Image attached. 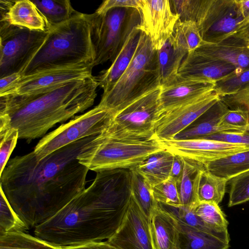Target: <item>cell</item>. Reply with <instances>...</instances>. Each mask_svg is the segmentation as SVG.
Instances as JSON below:
<instances>
[{
  "mask_svg": "<svg viewBox=\"0 0 249 249\" xmlns=\"http://www.w3.org/2000/svg\"><path fill=\"white\" fill-rule=\"evenodd\" d=\"M99 135L73 142L40 160L33 151L8 161L0 174V188L29 230L50 219L86 189L89 170L77 157Z\"/></svg>",
  "mask_w": 249,
  "mask_h": 249,
  "instance_id": "cell-1",
  "label": "cell"
},
{
  "mask_svg": "<svg viewBox=\"0 0 249 249\" xmlns=\"http://www.w3.org/2000/svg\"><path fill=\"white\" fill-rule=\"evenodd\" d=\"M96 173L89 187L34 229L36 237L63 249L107 240L116 232L132 196L130 170Z\"/></svg>",
  "mask_w": 249,
  "mask_h": 249,
  "instance_id": "cell-2",
  "label": "cell"
},
{
  "mask_svg": "<svg viewBox=\"0 0 249 249\" xmlns=\"http://www.w3.org/2000/svg\"><path fill=\"white\" fill-rule=\"evenodd\" d=\"M99 83L91 76L66 83L46 92L0 96V128L18 130L30 142L50 128L91 107Z\"/></svg>",
  "mask_w": 249,
  "mask_h": 249,
  "instance_id": "cell-3",
  "label": "cell"
},
{
  "mask_svg": "<svg viewBox=\"0 0 249 249\" xmlns=\"http://www.w3.org/2000/svg\"><path fill=\"white\" fill-rule=\"evenodd\" d=\"M48 31L44 43L19 72L21 77L57 67L93 63L95 52L88 14L77 12L68 20Z\"/></svg>",
  "mask_w": 249,
  "mask_h": 249,
  "instance_id": "cell-4",
  "label": "cell"
},
{
  "mask_svg": "<svg viewBox=\"0 0 249 249\" xmlns=\"http://www.w3.org/2000/svg\"><path fill=\"white\" fill-rule=\"evenodd\" d=\"M160 87L157 51L150 38L142 31L129 66L112 88L103 94L98 105L114 115Z\"/></svg>",
  "mask_w": 249,
  "mask_h": 249,
  "instance_id": "cell-5",
  "label": "cell"
},
{
  "mask_svg": "<svg viewBox=\"0 0 249 249\" xmlns=\"http://www.w3.org/2000/svg\"><path fill=\"white\" fill-rule=\"evenodd\" d=\"M165 149L156 138L144 140H121L103 137L80 154L79 162L96 172L110 169H132L151 155Z\"/></svg>",
  "mask_w": 249,
  "mask_h": 249,
  "instance_id": "cell-6",
  "label": "cell"
},
{
  "mask_svg": "<svg viewBox=\"0 0 249 249\" xmlns=\"http://www.w3.org/2000/svg\"><path fill=\"white\" fill-rule=\"evenodd\" d=\"M91 36L95 52L94 66L115 60L133 29L140 25V11L120 7L106 13L88 14Z\"/></svg>",
  "mask_w": 249,
  "mask_h": 249,
  "instance_id": "cell-7",
  "label": "cell"
},
{
  "mask_svg": "<svg viewBox=\"0 0 249 249\" xmlns=\"http://www.w3.org/2000/svg\"><path fill=\"white\" fill-rule=\"evenodd\" d=\"M161 87L139 98L113 115L103 137L121 140L154 138L161 116L159 97Z\"/></svg>",
  "mask_w": 249,
  "mask_h": 249,
  "instance_id": "cell-8",
  "label": "cell"
},
{
  "mask_svg": "<svg viewBox=\"0 0 249 249\" xmlns=\"http://www.w3.org/2000/svg\"><path fill=\"white\" fill-rule=\"evenodd\" d=\"M48 34V30H33L0 21V78L19 73L41 48Z\"/></svg>",
  "mask_w": 249,
  "mask_h": 249,
  "instance_id": "cell-9",
  "label": "cell"
},
{
  "mask_svg": "<svg viewBox=\"0 0 249 249\" xmlns=\"http://www.w3.org/2000/svg\"><path fill=\"white\" fill-rule=\"evenodd\" d=\"M194 22L203 41L221 42L247 26L236 0H197Z\"/></svg>",
  "mask_w": 249,
  "mask_h": 249,
  "instance_id": "cell-10",
  "label": "cell"
},
{
  "mask_svg": "<svg viewBox=\"0 0 249 249\" xmlns=\"http://www.w3.org/2000/svg\"><path fill=\"white\" fill-rule=\"evenodd\" d=\"M113 114L97 105L63 124L44 136L35 146L36 159L42 160L55 151L84 138L99 135L108 126Z\"/></svg>",
  "mask_w": 249,
  "mask_h": 249,
  "instance_id": "cell-11",
  "label": "cell"
},
{
  "mask_svg": "<svg viewBox=\"0 0 249 249\" xmlns=\"http://www.w3.org/2000/svg\"><path fill=\"white\" fill-rule=\"evenodd\" d=\"M93 63H80L46 70L21 77L0 96L44 93L75 80L92 76Z\"/></svg>",
  "mask_w": 249,
  "mask_h": 249,
  "instance_id": "cell-12",
  "label": "cell"
},
{
  "mask_svg": "<svg viewBox=\"0 0 249 249\" xmlns=\"http://www.w3.org/2000/svg\"><path fill=\"white\" fill-rule=\"evenodd\" d=\"M174 154L203 164L249 150V146L205 138L160 140Z\"/></svg>",
  "mask_w": 249,
  "mask_h": 249,
  "instance_id": "cell-13",
  "label": "cell"
},
{
  "mask_svg": "<svg viewBox=\"0 0 249 249\" xmlns=\"http://www.w3.org/2000/svg\"><path fill=\"white\" fill-rule=\"evenodd\" d=\"M138 10L139 28L150 38L153 48L160 50L173 34L178 17L168 0H139Z\"/></svg>",
  "mask_w": 249,
  "mask_h": 249,
  "instance_id": "cell-14",
  "label": "cell"
},
{
  "mask_svg": "<svg viewBox=\"0 0 249 249\" xmlns=\"http://www.w3.org/2000/svg\"><path fill=\"white\" fill-rule=\"evenodd\" d=\"M106 241L119 249H156L150 220L142 211L132 196L122 224Z\"/></svg>",
  "mask_w": 249,
  "mask_h": 249,
  "instance_id": "cell-15",
  "label": "cell"
},
{
  "mask_svg": "<svg viewBox=\"0 0 249 249\" xmlns=\"http://www.w3.org/2000/svg\"><path fill=\"white\" fill-rule=\"evenodd\" d=\"M220 99L213 90L164 113L157 122L155 138L160 141L174 139Z\"/></svg>",
  "mask_w": 249,
  "mask_h": 249,
  "instance_id": "cell-16",
  "label": "cell"
},
{
  "mask_svg": "<svg viewBox=\"0 0 249 249\" xmlns=\"http://www.w3.org/2000/svg\"><path fill=\"white\" fill-rule=\"evenodd\" d=\"M234 72L236 73V70L233 65L195 50L186 55L180 66L178 75L215 85Z\"/></svg>",
  "mask_w": 249,
  "mask_h": 249,
  "instance_id": "cell-17",
  "label": "cell"
},
{
  "mask_svg": "<svg viewBox=\"0 0 249 249\" xmlns=\"http://www.w3.org/2000/svg\"><path fill=\"white\" fill-rule=\"evenodd\" d=\"M214 84L179 76L161 86L159 97L161 115L214 90Z\"/></svg>",
  "mask_w": 249,
  "mask_h": 249,
  "instance_id": "cell-18",
  "label": "cell"
},
{
  "mask_svg": "<svg viewBox=\"0 0 249 249\" xmlns=\"http://www.w3.org/2000/svg\"><path fill=\"white\" fill-rule=\"evenodd\" d=\"M196 51L233 65L237 74L249 68V50L244 39L235 36L217 43L203 41Z\"/></svg>",
  "mask_w": 249,
  "mask_h": 249,
  "instance_id": "cell-19",
  "label": "cell"
},
{
  "mask_svg": "<svg viewBox=\"0 0 249 249\" xmlns=\"http://www.w3.org/2000/svg\"><path fill=\"white\" fill-rule=\"evenodd\" d=\"M149 220L156 249H178L180 226L175 216L158 203Z\"/></svg>",
  "mask_w": 249,
  "mask_h": 249,
  "instance_id": "cell-20",
  "label": "cell"
},
{
  "mask_svg": "<svg viewBox=\"0 0 249 249\" xmlns=\"http://www.w3.org/2000/svg\"><path fill=\"white\" fill-rule=\"evenodd\" d=\"M139 26V25H138ZM135 27L128 36L121 51L107 70L96 77L103 94L108 92L119 80L129 66L137 49L142 31Z\"/></svg>",
  "mask_w": 249,
  "mask_h": 249,
  "instance_id": "cell-21",
  "label": "cell"
},
{
  "mask_svg": "<svg viewBox=\"0 0 249 249\" xmlns=\"http://www.w3.org/2000/svg\"><path fill=\"white\" fill-rule=\"evenodd\" d=\"M229 109L228 106L221 99L219 100L173 139L203 138L219 132L218 128L219 122Z\"/></svg>",
  "mask_w": 249,
  "mask_h": 249,
  "instance_id": "cell-22",
  "label": "cell"
},
{
  "mask_svg": "<svg viewBox=\"0 0 249 249\" xmlns=\"http://www.w3.org/2000/svg\"><path fill=\"white\" fill-rule=\"evenodd\" d=\"M0 21L33 30H47L46 21L32 0H15Z\"/></svg>",
  "mask_w": 249,
  "mask_h": 249,
  "instance_id": "cell-23",
  "label": "cell"
},
{
  "mask_svg": "<svg viewBox=\"0 0 249 249\" xmlns=\"http://www.w3.org/2000/svg\"><path fill=\"white\" fill-rule=\"evenodd\" d=\"M174 154L165 149L147 158L135 170L152 188L170 178Z\"/></svg>",
  "mask_w": 249,
  "mask_h": 249,
  "instance_id": "cell-24",
  "label": "cell"
},
{
  "mask_svg": "<svg viewBox=\"0 0 249 249\" xmlns=\"http://www.w3.org/2000/svg\"><path fill=\"white\" fill-rule=\"evenodd\" d=\"M187 54L176 44L172 35L157 51L161 86L170 83L177 78L183 58Z\"/></svg>",
  "mask_w": 249,
  "mask_h": 249,
  "instance_id": "cell-25",
  "label": "cell"
},
{
  "mask_svg": "<svg viewBox=\"0 0 249 249\" xmlns=\"http://www.w3.org/2000/svg\"><path fill=\"white\" fill-rule=\"evenodd\" d=\"M184 170L178 190L181 206L194 208L199 202L198 187L202 171L205 166L194 160L183 158Z\"/></svg>",
  "mask_w": 249,
  "mask_h": 249,
  "instance_id": "cell-26",
  "label": "cell"
},
{
  "mask_svg": "<svg viewBox=\"0 0 249 249\" xmlns=\"http://www.w3.org/2000/svg\"><path fill=\"white\" fill-rule=\"evenodd\" d=\"M179 224L178 249H228L230 247L229 241L211 233Z\"/></svg>",
  "mask_w": 249,
  "mask_h": 249,
  "instance_id": "cell-27",
  "label": "cell"
},
{
  "mask_svg": "<svg viewBox=\"0 0 249 249\" xmlns=\"http://www.w3.org/2000/svg\"><path fill=\"white\" fill-rule=\"evenodd\" d=\"M205 166L212 174L229 181L249 170V150L209 162Z\"/></svg>",
  "mask_w": 249,
  "mask_h": 249,
  "instance_id": "cell-28",
  "label": "cell"
},
{
  "mask_svg": "<svg viewBox=\"0 0 249 249\" xmlns=\"http://www.w3.org/2000/svg\"><path fill=\"white\" fill-rule=\"evenodd\" d=\"M44 18L48 29L71 18L77 12L68 0H33Z\"/></svg>",
  "mask_w": 249,
  "mask_h": 249,
  "instance_id": "cell-29",
  "label": "cell"
},
{
  "mask_svg": "<svg viewBox=\"0 0 249 249\" xmlns=\"http://www.w3.org/2000/svg\"><path fill=\"white\" fill-rule=\"evenodd\" d=\"M228 181L225 178L212 174L206 168L204 169L201 173L198 184V201L219 204L224 197Z\"/></svg>",
  "mask_w": 249,
  "mask_h": 249,
  "instance_id": "cell-30",
  "label": "cell"
},
{
  "mask_svg": "<svg viewBox=\"0 0 249 249\" xmlns=\"http://www.w3.org/2000/svg\"><path fill=\"white\" fill-rule=\"evenodd\" d=\"M165 210L169 212L178 221L193 228L206 231L219 237L226 241H230L228 230L214 228L204 222L194 211V208L180 206L174 207L158 203Z\"/></svg>",
  "mask_w": 249,
  "mask_h": 249,
  "instance_id": "cell-31",
  "label": "cell"
},
{
  "mask_svg": "<svg viewBox=\"0 0 249 249\" xmlns=\"http://www.w3.org/2000/svg\"><path fill=\"white\" fill-rule=\"evenodd\" d=\"M132 196L145 216L150 219L151 214L158 205L152 188L135 169H130Z\"/></svg>",
  "mask_w": 249,
  "mask_h": 249,
  "instance_id": "cell-32",
  "label": "cell"
},
{
  "mask_svg": "<svg viewBox=\"0 0 249 249\" xmlns=\"http://www.w3.org/2000/svg\"><path fill=\"white\" fill-rule=\"evenodd\" d=\"M172 36L178 47L187 54L197 49L203 40L196 23L193 21L178 20Z\"/></svg>",
  "mask_w": 249,
  "mask_h": 249,
  "instance_id": "cell-33",
  "label": "cell"
},
{
  "mask_svg": "<svg viewBox=\"0 0 249 249\" xmlns=\"http://www.w3.org/2000/svg\"><path fill=\"white\" fill-rule=\"evenodd\" d=\"M0 249H61L26 232L14 231L0 235Z\"/></svg>",
  "mask_w": 249,
  "mask_h": 249,
  "instance_id": "cell-34",
  "label": "cell"
},
{
  "mask_svg": "<svg viewBox=\"0 0 249 249\" xmlns=\"http://www.w3.org/2000/svg\"><path fill=\"white\" fill-rule=\"evenodd\" d=\"M0 235L14 231L26 232L29 229L11 207L0 188Z\"/></svg>",
  "mask_w": 249,
  "mask_h": 249,
  "instance_id": "cell-35",
  "label": "cell"
},
{
  "mask_svg": "<svg viewBox=\"0 0 249 249\" xmlns=\"http://www.w3.org/2000/svg\"><path fill=\"white\" fill-rule=\"evenodd\" d=\"M218 128L219 132L245 131L249 128V111L241 107L229 109L221 118Z\"/></svg>",
  "mask_w": 249,
  "mask_h": 249,
  "instance_id": "cell-36",
  "label": "cell"
},
{
  "mask_svg": "<svg viewBox=\"0 0 249 249\" xmlns=\"http://www.w3.org/2000/svg\"><path fill=\"white\" fill-rule=\"evenodd\" d=\"M195 213L204 222L221 230H228V221L218 204L199 202L194 208Z\"/></svg>",
  "mask_w": 249,
  "mask_h": 249,
  "instance_id": "cell-37",
  "label": "cell"
},
{
  "mask_svg": "<svg viewBox=\"0 0 249 249\" xmlns=\"http://www.w3.org/2000/svg\"><path fill=\"white\" fill-rule=\"evenodd\" d=\"M249 83V68L238 74L234 72L217 82L214 91L222 98L235 94Z\"/></svg>",
  "mask_w": 249,
  "mask_h": 249,
  "instance_id": "cell-38",
  "label": "cell"
},
{
  "mask_svg": "<svg viewBox=\"0 0 249 249\" xmlns=\"http://www.w3.org/2000/svg\"><path fill=\"white\" fill-rule=\"evenodd\" d=\"M230 180L228 206H234L249 201V170Z\"/></svg>",
  "mask_w": 249,
  "mask_h": 249,
  "instance_id": "cell-39",
  "label": "cell"
},
{
  "mask_svg": "<svg viewBox=\"0 0 249 249\" xmlns=\"http://www.w3.org/2000/svg\"><path fill=\"white\" fill-rule=\"evenodd\" d=\"M152 193L158 203L174 207L181 206L178 185L171 178L154 186Z\"/></svg>",
  "mask_w": 249,
  "mask_h": 249,
  "instance_id": "cell-40",
  "label": "cell"
},
{
  "mask_svg": "<svg viewBox=\"0 0 249 249\" xmlns=\"http://www.w3.org/2000/svg\"><path fill=\"white\" fill-rule=\"evenodd\" d=\"M18 139V130L11 127L0 128V174L6 166Z\"/></svg>",
  "mask_w": 249,
  "mask_h": 249,
  "instance_id": "cell-41",
  "label": "cell"
},
{
  "mask_svg": "<svg viewBox=\"0 0 249 249\" xmlns=\"http://www.w3.org/2000/svg\"><path fill=\"white\" fill-rule=\"evenodd\" d=\"M203 138L249 146V128L244 132L225 131L216 133Z\"/></svg>",
  "mask_w": 249,
  "mask_h": 249,
  "instance_id": "cell-42",
  "label": "cell"
},
{
  "mask_svg": "<svg viewBox=\"0 0 249 249\" xmlns=\"http://www.w3.org/2000/svg\"><path fill=\"white\" fill-rule=\"evenodd\" d=\"M228 106L241 107L249 111V83L234 94L221 98Z\"/></svg>",
  "mask_w": 249,
  "mask_h": 249,
  "instance_id": "cell-43",
  "label": "cell"
},
{
  "mask_svg": "<svg viewBox=\"0 0 249 249\" xmlns=\"http://www.w3.org/2000/svg\"><path fill=\"white\" fill-rule=\"evenodd\" d=\"M139 4V0H106L103 1L95 12L103 14L110 9L120 7H130L138 10Z\"/></svg>",
  "mask_w": 249,
  "mask_h": 249,
  "instance_id": "cell-44",
  "label": "cell"
},
{
  "mask_svg": "<svg viewBox=\"0 0 249 249\" xmlns=\"http://www.w3.org/2000/svg\"><path fill=\"white\" fill-rule=\"evenodd\" d=\"M184 170L182 157L174 154L170 178L175 181L178 185L180 182Z\"/></svg>",
  "mask_w": 249,
  "mask_h": 249,
  "instance_id": "cell-45",
  "label": "cell"
},
{
  "mask_svg": "<svg viewBox=\"0 0 249 249\" xmlns=\"http://www.w3.org/2000/svg\"><path fill=\"white\" fill-rule=\"evenodd\" d=\"M61 249H119L106 241L93 242L79 246L65 248Z\"/></svg>",
  "mask_w": 249,
  "mask_h": 249,
  "instance_id": "cell-46",
  "label": "cell"
},
{
  "mask_svg": "<svg viewBox=\"0 0 249 249\" xmlns=\"http://www.w3.org/2000/svg\"><path fill=\"white\" fill-rule=\"evenodd\" d=\"M21 77L19 72L15 73L0 78V93H2L6 89L13 85Z\"/></svg>",
  "mask_w": 249,
  "mask_h": 249,
  "instance_id": "cell-47",
  "label": "cell"
},
{
  "mask_svg": "<svg viewBox=\"0 0 249 249\" xmlns=\"http://www.w3.org/2000/svg\"><path fill=\"white\" fill-rule=\"evenodd\" d=\"M236 1L242 16L248 26L249 25V0H236Z\"/></svg>",
  "mask_w": 249,
  "mask_h": 249,
  "instance_id": "cell-48",
  "label": "cell"
},
{
  "mask_svg": "<svg viewBox=\"0 0 249 249\" xmlns=\"http://www.w3.org/2000/svg\"><path fill=\"white\" fill-rule=\"evenodd\" d=\"M243 39L245 41L246 46L247 47L248 49L249 50V37L245 38Z\"/></svg>",
  "mask_w": 249,
  "mask_h": 249,
  "instance_id": "cell-49",
  "label": "cell"
}]
</instances>
